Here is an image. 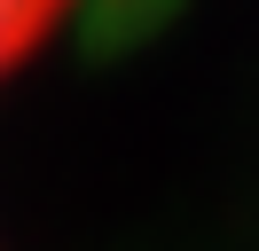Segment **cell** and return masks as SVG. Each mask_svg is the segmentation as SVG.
Listing matches in <instances>:
<instances>
[{
  "mask_svg": "<svg viewBox=\"0 0 259 251\" xmlns=\"http://www.w3.org/2000/svg\"><path fill=\"white\" fill-rule=\"evenodd\" d=\"M63 8H71V0H0V78L63 24Z\"/></svg>",
  "mask_w": 259,
  "mask_h": 251,
  "instance_id": "cell-1",
  "label": "cell"
}]
</instances>
